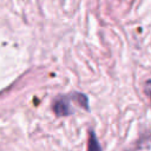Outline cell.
Instances as JSON below:
<instances>
[{"mask_svg":"<svg viewBox=\"0 0 151 151\" xmlns=\"http://www.w3.org/2000/svg\"><path fill=\"white\" fill-rule=\"evenodd\" d=\"M53 112L58 117H65L73 113L71 107V99L67 96H60L53 101Z\"/></svg>","mask_w":151,"mask_h":151,"instance_id":"obj_1","label":"cell"},{"mask_svg":"<svg viewBox=\"0 0 151 151\" xmlns=\"http://www.w3.org/2000/svg\"><path fill=\"white\" fill-rule=\"evenodd\" d=\"M87 151H101V147L99 145V142H98V139L96 137V133L93 131H90Z\"/></svg>","mask_w":151,"mask_h":151,"instance_id":"obj_2","label":"cell"},{"mask_svg":"<svg viewBox=\"0 0 151 151\" xmlns=\"http://www.w3.org/2000/svg\"><path fill=\"white\" fill-rule=\"evenodd\" d=\"M145 93L150 97L151 99V79H149L146 83H145Z\"/></svg>","mask_w":151,"mask_h":151,"instance_id":"obj_3","label":"cell"}]
</instances>
